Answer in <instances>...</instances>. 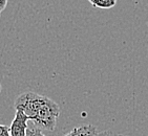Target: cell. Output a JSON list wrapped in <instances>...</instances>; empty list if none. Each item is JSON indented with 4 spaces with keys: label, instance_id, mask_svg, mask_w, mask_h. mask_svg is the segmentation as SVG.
I'll list each match as a JSON object with an SVG mask.
<instances>
[{
    "label": "cell",
    "instance_id": "30bf717a",
    "mask_svg": "<svg viewBox=\"0 0 148 136\" xmlns=\"http://www.w3.org/2000/svg\"><path fill=\"white\" fill-rule=\"evenodd\" d=\"M119 136H126V135H122V134H119Z\"/></svg>",
    "mask_w": 148,
    "mask_h": 136
},
{
    "label": "cell",
    "instance_id": "6da1fadb",
    "mask_svg": "<svg viewBox=\"0 0 148 136\" xmlns=\"http://www.w3.org/2000/svg\"><path fill=\"white\" fill-rule=\"evenodd\" d=\"M14 108L24 112L41 130L54 131L60 115V107L55 101L31 91L20 94L15 99Z\"/></svg>",
    "mask_w": 148,
    "mask_h": 136
},
{
    "label": "cell",
    "instance_id": "277c9868",
    "mask_svg": "<svg viewBox=\"0 0 148 136\" xmlns=\"http://www.w3.org/2000/svg\"><path fill=\"white\" fill-rule=\"evenodd\" d=\"M87 1L94 7L102 10H109L117 4V0H87Z\"/></svg>",
    "mask_w": 148,
    "mask_h": 136
},
{
    "label": "cell",
    "instance_id": "9c48e42d",
    "mask_svg": "<svg viewBox=\"0 0 148 136\" xmlns=\"http://www.w3.org/2000/svg\"><path fill=\"white\" fill-rule=\"evenodd\" d=\"M1 90H2V86H1V83H0V92H1Z\"/></svg>",
    "mask_w": 148,
    "mask_h": 136
},
{
    "label": "cell",
    "instance_id": "5b68a950",
    "mask_svg": "<svg viewBox=\"0 0 148 136\" xmlns=\"http://www.w3.org/2000/svg\"><path fill=\"white\" fill-rule=\"evenodd\" d=\"M26 136H45L42 133V130L37 128L36 126L29 127L26 130Z\"/></svg>",
    "mask_w": 148,
    "mask_h": 136
},
{
    "label": "cell",
    "instance_id": "52a82bcc",
    "mask_svg": "<svg viewBox=\"0 0 148 136\" xmlns=\"http://www.w3.org/2000/svg\"><path fill=\"white\" fill-rule=\"evenodd\" d=\"M97 136H119V133H116V132H112V131H104V132H101V133H98Z\"/></svg>",
    "mask_w": 148,
    "mask_h": 136
},
{
    "label": "cell",
    "instance_id": "ba28073f",
    "mask_svg": "<svg viewBox=\"0 0 148 136\" xmlns=\"http://www.w3.org/2000/svg\"><path fill=\"white\" fill-rule=\"evenodd\" d=\"M8 2H9V0H0V13L5 10Z\"/></svg>",
    "mask_w": 148,
    "mask_h": 136
},
{
    "label": "cell",
    "instance_id": "8fae6325",
    "mask_svg": "<svg viewBox=\"0 0 148 136\" xmlns=\"http://www.w3.org/2000/svg\"><path fill=\"white\" fill-rule=\"evenodd\" d=\"M0 14H1V13H0Z\"/></svg>",
    "mask_w": 148,
    "mask_h": 136
},
{
    "label": "cell",
    "instance_id": "3957f363",
    "mask_svg": "<svg viewBox=\"0 0 148 136\" xmlns=\"http://www.w3.org/2000/svg\"><path fill=\"white\" fill-rule=\"evenodd\" d=\"M97 128L92 125H82L74 128L69 133L64 136H97Z\"/></svg>",
    "mask_w": 148,
    "mask_h": 136
},
{
    "label": "cell",
    "instance_id": "8992f818",
    "mask_svg": "<svg viewBox=\"0 0 148 136\" xmlns=\"http://www.w3.org/2000/svg\"><path fill=\"white\" fill-rule=\"evenodd\" d=\"M0 136H11L10 127L5 125H0Z\"/></svg>",
    "mask_w": 148,
    "mask_h": 136
},
{
    "label": "cell",
    "instance_id": "7a4b0ae2",
    "mask_svg": "<svg viewBox=\"0 0 148 136\" xmlns=\"http://www.w3.org/2000/svg\"><path fill=\"white\" fill-rule=\"evenodd\" d=\"M29 120V116L21 110H16L15 117L10 126L11 136H26L27 130V122Z\"/></svg>",
    "mask_w": 148,
    "mask_h": 136
}]
</instances>
